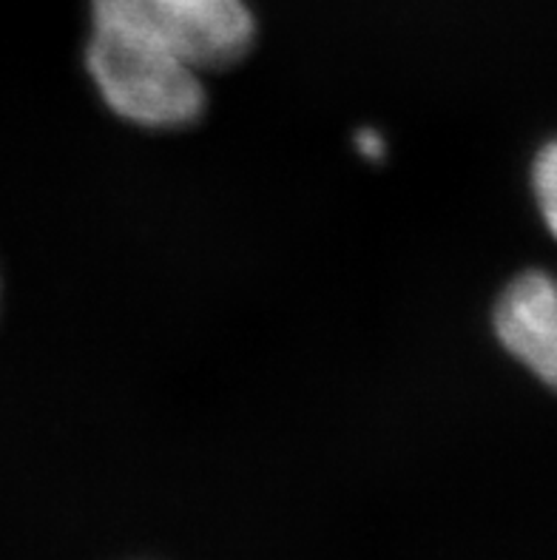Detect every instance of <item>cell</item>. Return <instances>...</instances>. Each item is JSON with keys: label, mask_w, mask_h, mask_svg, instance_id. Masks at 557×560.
Wrapping results in <instances>:
<instances>
[{"label": "cell", "mask_w": 557, "mask_h": 560, "mask_svg": "<svg viewBox=\"0 0 557 560\" xmlns=\"http://www.w3.org/2000/svg\"><path fill=\"white\" fill-rule=\"evenodd\" d=\"M83 60L103 106L140 131H183L208 108L202 71L131 35L92 26Z\"/></svg>", "instance_id": "obj_1"}, {"label": "cell", "mask_w": 557, "mask_h": 560, "mask_svg": "<svg viewBox=\"0 0 557 560\" xmlns=\"http://www.w3.org/2000/svg\"><path fill=\"white\" fill-rule=\"evenodd\" d=\"M92 26L179 57L202 74L233 69L256 46V14L247 0H92Z\"/></svg>", "instance_id": "obj_2"}, {"label": "cell", "mask_w": 557, "mask_h": 560, "mask_svg": "<svg viewBox=\"0 0 557 560\" xmlns=\"http://www.w3.org/2000/svg\"><path fill=\"white\" fill-rule=\"evenodd\" d=\"M492 330L501 348L557 393V279L526 270L495 299Z\"/></svg>", "instance_id": "obj_3"}, {"label": "cell", "mask_w": 557, "mask_h": 560, "mask_svg": "<svg viewBox=\"0 0 557 560\" xmlns=\"http://www.w3.org/2000/svg\"><path fill=\"white\" fill-rule=\"evenodd\" d=\"M532 194H535L541 220L557 240V140L546 142L532 163Z\"/></svg>", "instance_id": "obj_4"}, {"label": "cell", "mask_w": 557, "mask_h": 560, "mask_svg": "<svg viewBox=\"0 0 557 560\" xmlns=\"http://www.w3.org/2000/svg\"><path fill=\"white\" fill-rule=\"evenodd\" d=\"M356 145H359V151L368 160H379L381 154H384V137L379 135V131H361L359 137H356Z\"/></svg>", "instance_id": "obj_5"}]
</instances>
